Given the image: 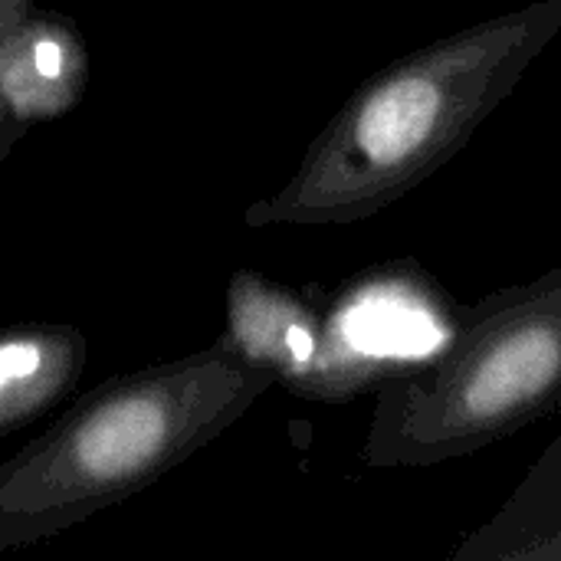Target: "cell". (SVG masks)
Masks as SVG:
<instances>
[{"label": "cell", "mask_w": 561, "mask_h": 561, "mask_svg": "<svg viewBox=\"0 0 561 561\" xmlns=\"http://www.w3.org/2000/svg\"><path fill=\"white\" fill-rule=\"evenodd\" d=\"M561 33V0H536L447 33L368 79L322 145L306 207L352 220L404 197L516 92Z\"/></svg>", "instance_id": "6da1fadb"}, {"label": "cell", "mask_w": 561, "mask_h": 561, "mask_svg": "<svg viewBox=\"0 0 561 561\" xmlns=\"http://www.w3.org/2000/svg\"><path fill=\"white\" fill-rule=\"evenodd\" d=\"M561 411V266L457 309L450 335L385 375L368 460L437 467Z\"/></svg>", "instance_id": "7a4b0ae2"}, {"label": "cell", "mask_w": 561, "mask_h": 561, "mask_svg": "<svg viewBox=\"0 0 561 561\" xmlns=\"http://www.w3.org/2000/svg\"><path fill=\"white\" fill-rule=\"evenodd\" d=\"M457 309L460 302L421 263L401 260L378 270L335 322L342 381L348 371L371 381L431 355L450 335Z\"/></svg>", "instance_id": "3957f363"}, {"label": "cell", "mask_w": 561, "mask_h": 561, "mask_svg": "<svg viewBox=\"0 0 561 561\" xmlns=\"http://www.w3.org/2000/svg\"><path fill=\"white\" fill-rule=\"evenodd\" d=\"M454 561H561V450L549 447Z\"/></svg>", "instance_id": "277c9868"}, {"label": "cell", "mask_w": 561, "mask_h": 561, "mask_svg": "<svg viewBox=\"0 0 561 561\" xmlns=\"http://www.w3.org/2000/svg\"><path fill=\"white\" fill-rule=\"evenodd\" d=\"M164 437V414L151 401H122L99 411L76 440L79 463L102 480L141 467Z\"/></svg>", "instance_id": "5b68a950"}, {"label": "cell", "mask_w": 561, "mask_h": 561, "mask_svg": "<svg viewBox=\"0 0 561 561\" xmlns=\"http://www.w3.org/2000/svg\"><path fill=\"white\" fill-rule=\"evenodd\" d=\"M39 365V352L33 345H3L0 348V385L33 375Z\"/></svg>", "instance_id": "8992f818"}, {"label": "cell", "mask_w": 561, "mask_h": 561, "mask_svg": "<svg viewBox=\"0 0 561 561\" xmlns=\"http://www.w3.org/2000/svg\"><path fill=\"white\" fill-rule=\"evenodd\" d=\"M36 69H39L43 76H53V72L59 69V46H56L53 39H43V43L36 46Z\"/></svg>", "instance_id": "52a82bcc"}, {"label": "cell", "mask_w": 561, "mask_h": 561, "mask_svg": "<svg viewBox=\"0 0 561 561\" xmlns=\"http://www.w3.org/2000/svg\"><path fill=\"white\" fill-rule=\"evenodd\" d=\"M549 447H556V450H561V434H559V437H556V440H552V444H549Z\"/></svg>", "instance_id": "ba28073f"}]
</instances>
